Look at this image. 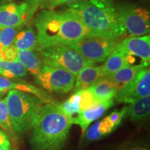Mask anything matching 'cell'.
<instances>
[{
  "mask_svg": "<svg viewBox=\"0 0 150 150\" xmlns=\"http://www.w3.org/2000/svg\"><path fill=\"white\" fill-rule=\"evenodd\" d=\"M35 79V83L44 89L67 93L74 87L75 75L64 69L43 65L40 72Z\"/></svg>",
  "mask_w": 150,
  "mask_h": 150,
  "instance_id": "8",
  "label": "cell"
},
{
  "mask_svg": "<svg viewBox=\"0 0 150 150\" xmlns=\"http://www.w3.org/2000/svg\"><path fill=\"white\" fill-rule=\"evenodd\" d=\"M86 0H42L40 4V9H54L56 7L67 4L77 2Z\"/></svg>",
  "mask_w": 150,
  "mask_h": 150,
  "instance_id": "27",
  "label": "cell"
},
{
  "mask_svg": "<svg viewBox=\"0 0 150 150\" xmlns=\"http://www.w3.org/2000/svg\"><path fill=\"white\" fill-rule=\"evenodd\" d=\"M64 6V10L74 14L93 35L121 40L127 33L113 0H86Z\"/></svg>",
  "mask_w": 150,
  "mask_h": 150,
  "instance_id": "2",
  "label": "cell"
},
{
  "mask_svg": "<svg viewBox=\"0 0 150 150\" xmlns=\"http://www.w3.org/2000/svg\"><path fill=\"white\" fill-rule=\"evenodd\" d=\"M18 27H5L0 29V52L4 49L13 45L15 38L21 28Z\"/></svg>",
  "mask_w": 150,
  "mask_h": 150,
  "instance_id": "23",
  "label": "cell"
},
{
  "mask_svg": "<svg viewBox=\"0 0 150 150\" xmlns=\"http://www.w3.org/2000/svg\"><path fill=\"white\" fill-rule=\"evenodd\" d=\"M71 119L59 104L46 103L32 128L30 143L33 150H63L72 125Z\"/></svg>",
  "mask_w": 150,
  "mask_h": 150,
  "instance_id": "3",
  "label": "cell"
},
{
  "mask_svg": "<svg viewBox=\"0 0 150 150\" xmlns=\"http://www.w3.org/2000/svg\"><path fill=\"white\" fill-rule=\"evenodd\" d=\"M88 89L99 103L112 99L118 91L117 86L108 76L99 79L95 83L90 86Z\"/></svg>",
  "mask_w": 150,
  "mask_h": 150,
  "instance_id": "17",
  "label": "cell"
},
{
  "mask_svg": "<svg viewBox=\"0 0 150 150\" xmlns=\"http://www.w3.org/2000/svg\"><path fill=\"white\" fill-rule=\"evenodd\" d=\"M120 40V39L90 35L67 46L77 52L88 61L95 64L106 61Z\"/></svg>",
  "mask_w": 150,
  "mask_h": 150,
  "instance_id": "7",
  "label": "cell"
},
{
  "mask_svg": "<svg viewBox=\"0 0 150 150\" xmlns=\"http://www.w3.org/2000/svg\"><path fill=\"white\" fill-rule=\"evenodd\" d=\"M30 21L29 6L24 1L20 4L11 1L0 5V29L25 26Z\"/></svg>",
  "mask_w": 150,
  "mask_h": 150,
  "instance_id": "10",
  "label": "cell"
},
{
  "mask_svg": "<svg viewBox=\"0 0 150 150\" xmlns=\"http://www.w3.org/2000/svg\"><path fill=\"white\" fill-rule=\"evenodd\" d=\"M114 104L113 98L108 99L106 102L99 103L87 109L80 111L76 117H72L71 119L72 124L78 125L82 130V134H85L90 125L95 120H97L104 115L105 112Z\"/></svg>",
  "mask_w": 150,
  "mask_h": 150,
  "instance_id": "12",
  "label": "cell"
},
{
  "mask_svg": "<svg viewBox=\"0 0 150 150\" xmlns=\"http://www.w3.org/2000/svg\"><path fill=\"white\" fill-rule=\"evenodd\" d=\"M0 150H6V149H5V148L3 147V146H2V145H1V144H0Z\"/></svg>",
  "mask_w": 150,
  "mask_h": 150,
  "instance_id": "33",
  "label": "cell"
},
{
  "mask_svg": "<svg viewBox=\"0 0 150 150\" xmlns=\"http://www.w3.org/2000/svg\"><path fill=\"white\" fill-rule=\"evenodd\" d=\"M115 5L120 20L130 36L148 35L150 31V13L147 9L130 1Z\"/></svg>",
  "mask_w": 150,
  "mask_h": 150,
  "instance_id": "6",
  "label": "cell"
},
{
  "mask_svg": "<svg viewBox=\"0 0 150 150\" xmlns=\"http://www.w3.org/2000/svg\"><path fill=\"white\" fill-rule=\"evenodd\" d=\"M118 150H149L147 147L140 145H129L121 147Z\"/></svg>",
  "mask_w": 150,
  "mask_h": 150,
  "instance_id": "31",
  "label": "cell"
},
{
  "mask_svg": "<svg viewBox=\"0 0 150 150\" xmlns=\"http://www.w3.org/2000/svg\"><path fill=\"white\" fill-rule=\"evenodd\" d=\"M18 52L13 45L8 47L0 52V59L5 61H17Z\"/></svg>",
  "mask_w": 150,
  "mask_h": 150,
  "instance_id": "29",
  "label": "cell"
},
{
  "mask_svg": "<svg viewBox=\"0 0 150 150\" xmlns=\"http://www.w3.org/2000/svg\"><path fill=\"white\" fill-rule=\"evenodd\" d=\"M127 109H128V106L124 107L122 109L119 110V111L112 112L108 117H106L108 121L109 122L112 127L115 129H116V127L120 125L123 118L125 117V115H127Z\"/></svg>",
  "mask_w": 150,
  "mask_h": 150,
  "instance_id": "26",
  "label": "cell"
},
{
  "mask_svg": "<svg viewBox=\"0 0 150 150\" xmlns=\"http://www.w3.org/2000/svg\"><path fill=\"white\" fill-rule=\"evenodd\" d=\"M42 1V0H24V2L27 3L29 6V16L31 20H32L36 12L38 11Z\"/></svg>",
  "mask_w": 150,
  "mask_h": 150,
  "instance_id": "30",
  "label": "cell"
},
{
  "mask_svg": "<svg viewBox=\"0 0 150 150\" xmlns=\"http://www.w3.org/2000/svg\"><path fill=\"white\" fill-rule=\"evenodd\" d=\"M117 46L129 56H136L142 60V64L145 67L149 65L150 36H129L120 41Z\"/></svg>",
  "mask_w": 150,
  "mask_h": 150,
  "instance_id": "11",
  "label": "cell"
},
{
  "mask_svg": "<svg viewBox=\"0 0 150 150\" xmlns=\"http://www.w3.org/2000/svg\"><path fill=\"white\" fill-rule=\"evenodd\" d=\"M80 93V102H79V112L88 108L91 106L99 104V102L95 98L93 93L88 88L82 90Z\"/></svg>",
  "mask_w": 150,
  "mask_h": 150,
  "instance_id": "25",
  "label": "cell"
},
{
  "mask_svg": "<svg viewBox=\"0 0 150 150\" xmlns=\"http://www.w3.org/2000/svg\"><path fill=\"white\" fill-rule=\"evenodd\" d=\"M145 67V65L142 63L136 65H126L118 70L117 72L113 74L108 75V76L115 84L117 90L119 91L123 86L128 83L131 79H133V78L136 76L137 73Z\"/></svg>",
  "mask_w": 150,
  "mask_h": 150,
  "instance_id": "20",
  "label": "cell"
},
{
  "mask_svg": "<svg viewBox=\"0 0 150 150\" xmlns=\"http://www.w3.org/2000/svg\"><path fill=\"white\" fill-rule=\"evenodd\" d=\"M13 0H0V2L1 4H5V3H8V2H11Z\"/></svg>",
  "mask_w": 150,
  "mask_h": 150,
  "instance_id": "32",
  "label": "cell"
},
{
  "mask_svg": "<svg viewBox=\"0 0 150 150\" xmlns=\"http://www.w3.org/2000/svg\"><path fill=\"white\" fill-rule=\"evenodd\" d=\"M133 62L134 59L132 56H129L125 53L117 45L108 56L105 61L104 65H103L105 75L108 76L113 74L124 66L131 65Z\"/></svg>",
  "mask_w": 150,
  "mask_h": 150,
  "instance_id": "16",
  "label": "cell"
},
{
  "mask_svg": "<svg viewBox=\"0 0 150 150\" xmlns=\"http://www.w3.org/2000/svg\"><path fill=\"white\" fill-rule=\"evenodd\" d=\"M59 106L65 115L70 118L72 117L73 115L79 112V104L71 103L68 100L63 104H59Z\"/></svg>",
  "mask_w": 150,
  "mask_h": 150,
  "instance_id": "28",
  "label": "cell"
},
{
  "mask_svg": "<svg viewBox=\"0 0 150 150\" xmlns=\"http://www.w3.org/2000/svg\"><path fill=\"white\" fill-rule=\"evenodd\" d=\"M150 110V97L146 96L136 99L128 106L127 115L134 122H141L147 118Z\"/></svg>",
  "mask_w": 150,
  "mask_h": 150,
  "instance_id": "19",
  "label": "cell"
},
{
  "mask_svg": "<svg viewBox=\"0 0 150 150\" xmlns=\"http://www.w3.org/2000/svg\"><path fill=\"white\" fill-rule=\"evenodd\" d=\"M17 61L23 65L34 77L39 74L43 65L40 54L37 50L18 51Z\"/></svg>",
  "mask_w": 150,
  "mask_h": 150,
  "instance_id": "18",
  "label": "cell"
},
{
  "mask_svg": "<svg viewBox=\"0 0 150 150\" xmlns=\"http://www.w3.org/2000/svg\"><path fill=\"white\" fill-rule=\"evenodd\" d=\"M150 94V70L147 67L141 69L128 83L117 91L115 99L120 103L134 102Z\"/></svg>",
  "mask_w": 150,
  "mask_h": 150,
  "instance_id": "9",
  "label": "cell"
},
{
  "mask_svg": "<svg viewBox=\"0 0 150 150\" xmlns=\"http://www.w3.org/2000/svg\"><path fill=\"white\" fill-rule=\"evenodd\" d=\"M38 50L68 45L82 38L92 35L77 17L63 9H40L34 18Z\"/></svg>",
  "mask_w": 150,
  "mask_h": 150,
  "instance_id": "1",
  "label": "cell"
},
{
  "mask_svg": "<svg viewBox=\"0 0 150 150\" xmlns=\"http://www.w3.org/2000/svg\"><path fill=\"white\" fill-rule=\"evenodd\" d=\"M0 127L6 131L11 136L13 135L9 120L6 98L0 100Z\"/></svg>",
  "mask_w": 150,
  "mask_h": 150,
  "instance_id": "24",
  "label": "cell"
},
{
  "mask_svg": "<svg viewBox=\"0 0 150 150\" xmlns=\"http://www.w3.org/2000/svg\"><path fill=\"white\" fill-rule=\"evenodd\" d=\"M105 76L103 65L95 66L91 65L85 67L77 74L75 79L76 83L73 87V93L88 88L97 80Z\"/></svg>",
  "mask_w": 150,
  "mask_h": 150,
  "instance_id": "13",
  "label": "cell"
},
{
  "mask_svg": "<svg viewBox=\"0 0 150 150\" xmlns=\"http://www.w3.org/2000/svg\"><path fill=\"white\" fill-rule=\"evenodd\" d=\"M12 90L32 94L44 99L47 102H54L53 99L50 95H48V94L31 84L24 83V82H15L8 78L0 76V93L2 94L5 92H8Z\"/></svg>",
  "mask_w": 150,
  "mask_h": 150,
  "instance_id": "14",
  "label": "cell"
},
{
  "mask_svg": "<svg viewBox=\"0 0 150 150\" xmlns=\"http://www.w3.org/2000/svg\"><path fill=\"white\" fill-rule=\"evenodd\" d=\"M115 130V129L112 127L107 118H104L102 120L97 121V122L93 124L92 126L87 129L86 131L85 135L86 140L87 141L92 142L99 140L107 136L112 131Z\"/></svg>",
  "mask_w": 150,
  "mask_h": 150,
  "instance_id": "21",
  "label": "cell"
},
{
  "mask_svg": "<svg viewBox=\"0 0 150 150\" xmlns=\"http://www.w3.org/2000/svg\"><path fill=\"white\" fill-rule=\"evenodd\" d=\"M18 51L38 50L36 31L32 26H23L19 30L13 44Z\"/></svg>",
  "mask_w": 150,
  "mask_h": 150,
  "instance_id": "15",
  "label": "cell"
},
{
  "mask_svg": "<svg viewBox=\"0 0 150 150\" xmlns=\"http://www.w3.org/2000/svg\"><path fill=\"white\" fill-rule=\"evenodd\" d=\"M38 52L43 65L64 69L75 76L85 67L95 65L67 45L50 47Z\"/></svg>",
  "mask_w": 150,
  "mask_h": 150,
  "instance_id": "5",
  "label": "cell"
},
{
  "mask_svg": "<svg viewBox=\"0 0 150 150\" xmlns=\"http://www.w3.org/2000/svg\"><path fill=\"white\" fill-rule=\"evenodd\" d=\"M13 133L22 138L34 126L43 106L48 103L32 94L12 90L6 97Z\"/></svg>",
  "mask_w": 150,
  "mask_h": 150,
  "instance_id": "4",
  "label": "cell"
},
{
  "mask_svg": "<svg viewBox=\"0 0 150 150\" xmlns=\"http://www.w3.org/2000/svg\"><path fill=\"white\" fill-rule=\"evenodd\" d=\"M28 70L18 61H5L0 59V75L8 79H18L27 76Z\"/></svg>",
  "mask_w": 150,
  "mask_h": 150,
  "instance_id": "22",
  "label": "cell"
}]
</instances>
